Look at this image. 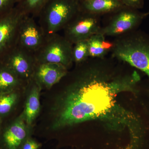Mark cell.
<instances>
[{
    "label": "cell",
    "instance_id": "obj_6",
    "mask_svg": "<svg viewBox=\"0 0 149 149\" xmlns=\"http://www.w3.org/2000/svg\"><path fill=\"white\" fill-rule=\"evenodd\" d=\"M100 17L80 10L63 29V36L73 45L88 40L99 33L102 27Z\"/></svg>",
    "mask_w": 149,
    "mask_h": 149
},
{
    "label": "cell",
    "instance_id": "obj_12",
    "mask_svg": "<svg viewBox=\"0 0 149 149\" xmlns=\"http://www.w3.org/2000/svg\"><path fill=\"white\" fill-rule=\"evenodd\" d=\"M88 51L91 58H103L111 52L113 42L106 40V37L101 34H95L88 40Z\"/></svg>",
    "mask_w": 149,
    "mask_h": 149
},
{
    "label": "cell",
    "instance_id": "obj_9",
    "mask_svg": "<svg viewBox=\"0 0 149 149\" xmlns=\"http://www.w3.org/2000/svg\"><path fill=\"white\" fill-rule=\"evenodd\" d=\"M46 37L45 32L35 18L27 15L23 17L19 28L17 46L35 54L42 45Z\"/></svg>",
    "mask_w": 149,
    "mask_h": 149
},
{
    "label": "cell",
    "instance_id": "obj_16",
    "mask_svg": "<svg viewBox=\"0 0 149 149\" xmlns=\"http://www.w3.org/2000/svg\"><path fill=\"white\" fill-rule=\"evenodd\" d=\"M0 64V90L15 88L23 82L9 68Z\"/></svg>",
    "mask_w": 149,
    "mask_h": 149
},
{
    "label": "cell",
    "instance_id": "obj_3",
    "mask_svg": "<svg viewBox=\"0 0 149 149\" xmlns=\"http://www.w3.org/2000/svg\"><path fill=\"white\" fill-rule=\"evenodd\" d=\"M80 10L76 0H51L40 13L38 22L46 36L58 33Z\"/></svg>",
    "mask_w": 149,
    "mask_h": 149
},
{
    "label": "cell",
    "instance_id": "obj_13",
    "mask_svg": "<svg viewBox=\"0 0 149 149\" xmlns=\"http://www.w3.org/2000/svg\"><path fill=\"white\" fill-rule=\"evenodd\" d=\"M27 131L23 121L18 120L8 128L4 139L8 149H17L26 138Z\"/></svg>",
    "mask_w": 149,
    "mask_h": 149
},
{
    "label": "cell",
    "instance_id": "obj_21",
    "mask_svg": "<svg viewBox=\"0 0 149 149\" xmlns=\"http://www.w3.org/2000/svg\"><path fill=\"white\" fill-rule=\"evenodd\" d=\"M40 144L34 140L29 139L24 143L22 149H39Z\"/></svg>",
    "mask_w": 149,
    "mask_h": 149
},
{
    "label": "cell",
    "instance_id": "obj_10",
    "mask_svg": "<svg viewBox=\"0 0 149 149\" xmlns=\"http://www.w3.org/2000/svg\"><path fill=\"white\" fill-rule=\"evenodd\" d=\"M68 70L58 64L36 62L33 77L40 86L50 89L59 83Z\"/></svg>",
    "mask_w": 149,
    "mask_h": 149
},
{
    "label": "cell",
    "instance_id": "obj_2",
    "mask_svg": "<svg viewBox=\"0 0 149 149\" xmlns=\"http://www.w3.org/2000/svg\"><path fill=\"white\" fill-rule=\"evenodd\" d=\"M111 56L141 70L149 77V35L137 30L115 38Z\"/></svg>",
    "mask_w": 149,
    "mask_h": 149
},
{
    "label": "cell",
    "instance_id": "obj_15",
    "mask_svg": "<svg viewBox=\"0 0 149 149\" xmlns=\"http://www.w3.org/2000/svg\"><path fill=\"white\" fill-rule=\"evenodd\" d=\"M51 0H18L15 6L24 15L38 18L44 8Z\"/></svg>",
    "mask_w": 149,
    "mask_h": 149
},
{
    "label": "cell",
    "instance_id": "obj_22",
    "mask_svg": "<svg viewBox=\"0 0 149 149\" xmlns=\"http://www.w3.org/2000/svg\"><path fill=\"white\" fill-rule=\"evenodd\" d=\"M145 16H146V17L149 16V10H148V11L147 12L145 13Z\"/></svg>",
    "mask_w": 149,
    "mask_h": 149
},
{
    "label": "cell",
    "instance_id": "obj_17",
    "mask_svg": "<svg viewBox=\"0 0 149 149\" xmlns=\"http://www.w3.org/2000/svg\"><path fill=\"white\" fill-rule=\"evenodd\" d=\"M72 58L76 65L83 63L90 58L87 40L77 42L73 45Z\"/></svg>",
    "mask_w": 149,
    "mask_h": 149
},
{
    "label": "cell",
    "instance_id": "obj_14",
    "mask_svg": "<svg viewBox=\"0 0 149 149\" xmlns=\"http://www.w3.org/2000/svg\"><path fill=\"white\" fill-rule=\"evenodd\" d=\"M32 90L27 99L25 109L26 121L29 125L32 124L40 111L39 93L41 86L33 78Z\"/></svg>",
    "mask_w": 149,
    "mask_h": 149
},
{
    "label": "cell",
    "instance_id": "obj_7",
    "mask_svg": "<svg viewBox=\"0 0 149 149\" xmlns=\"http://www.w3.org/2000/svg\"><path fill=\"white\" fill-rule=\"evenodd\" d=\"M24 16L16 6L0 15V61L17 45L19 24Z\"/></svg>",
    "mask_w": 149,
    "mask_h": 149
},
{
    "label": "cell",
    "instance_id": "obj_18",
    "mask_svg": "<svg viewBox=\"0 0 149 149\" xmlns=\"http://www.w3.org/2000/svg\"><path fill=\"white\" fill-rule=\"evenodd\" d=\"M16 94L10 93L0 96V114L7 113L10 109L17 100Z\"/></svg>",
    "mask_w": 149,
    "mask_h": 149
},
{
    "label": "cell",
    "instance_id": "obj_1",
    "mask_svg": "<svg viewBox=\"0 0 149 149\" xmlns=\"http://www.w3.org/2000/svg\"><path fill=\"white\" fill-rule=\"evenodd\" d=\"M116 60L111 56L90 58L76 65L72 81L54 106L53 129L103 117L112 109L115 93L133 91L136 78L119 72Z\"/></svg>",
    "mask_w": 149,
    "mask_h": 149
},
{
    "label": "cell",
    "instance_id": "obj_8",
    "mask_svg": "<svg viewBox=\"0 0 149 149\" xmlns=\"http://www.w3.org/2000/svg\"><path fill=\"white\" fill-rule=\"evenodd\" d=\"M0 63L9 68L22 81H29L33 77L36 60L34 54L16 45Z\"/></svg>",
    "mask_w": 149,
    "mask_h": 149
},
{
    "label": "cell",
    "instance_id": "obj_5",
    "mask_svg": "<svg viewBox=\"0 0 149 149\" xmlns=\"http://www.w3.org/2000/svg\"><path fill=\"white\" fill-rule=\"evenodd\" d=\"M108 15L107 23L102 26L98 33L115 38L137 30L146 17L145 13L125 6Z\"/></svg>",
    "mask_w": 149,
    "mask_h": 149
},
{
    "label": "cell",
    "instance_id": "obj_11",
    "mask_svg": "<svg viewBox=\"0 0 149 149\" xmlns=\"http://www.w3.org/2000/svg\"><path fill=\"white\" fill-rule=\"evenodd\" d=\"M79 2L80 11L100 16L108 15L124 6L120 0H83Z\"/></svg>",
    "mask_w": 149,
    "mask_h": 149
},
{
    "label": "cell",
    "instance_id": "obj_19",
    "mask_svg": "<svg viewBox=\"0 0 149 149\" xmlns=\"http://www.w3.org/2000/svg\"><path fill=\"white\" fill-rule=\"evenodd\" d=\"M17 1L18 0H0V15L14 8Z\"/></svg>",
    "mask_w": 149,
    "mask_h": 149
},
{
    "label": "cell",
    "instance_id": "obj_4",
    "mask_svg": "<svg viewBox=\"0 0 149 149\" xmlns=\"http://www.w3.org/2000/svg\"><path fill=\"white\" fill-rule=\"evenodd\" d=\"M73 45L58 33L46 36L41 48L35 54L36 62L56 63L68 70L73 64Z\"/></svg>",
    "mask_w": 149,
    "mask_h": 149
},
{
    "label": "cell",
    "instance_id": "obj_20",
    "mask_svg": "<svg viewBox=\"0 0 149 149\" xmlns=\"http://www.w3.org/2000/svg\"><path fill=\"white\" fill-rule=\"evenodd\" d=\"M123 5L140 10L144 7V0H120Z\"/></svg>",
    "mask_w": 149,
    "mask_h": 149
},
{
    "label": "cell",
    "instance_id": "obj_23",
    "mask_svg": "<svg viewBox=\"0 0 149 149\" xmlns=\"http://www.w3.org/2000/svg\"><path fill=\"white\" fill-rule=\"evenodd\" d=\"M76 1H78L80 2L81 1H83V0H76Z\"/></svg>",
    "mask_w": 149,
    "mask_h": 149
}]
</instances>
